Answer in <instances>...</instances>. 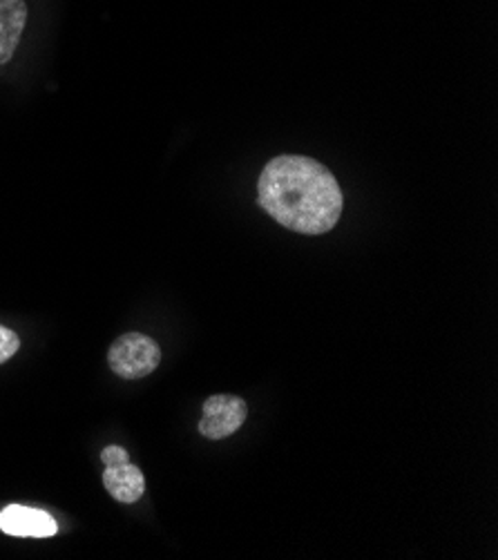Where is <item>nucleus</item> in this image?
<instances>
[{"instance_id": "39448f33", "label": "nucleus", "mask_w": 498, "mask_h": 560, "mask_svg": "<svg viewBox=\"0 0 498 560\" xmlns=\"http://www.w3.org/2000/svg\"><path fill=\"white\" fill-rule=\"evenodd\" d=\"M27 23L25 0H0V66L12 61Z\"/></svg>"}, {"instance_id": "f257e3e1", "label": "nucleus", "mask_w": 498, "mask_h": 560, "mask_svg": "<svg viewBox=\"0 0 498 560\" xmlns=\"http://www.w3.org/2000/svg\"><path fill=\"white\" fill-rule=\"evenodd\" d=\"M257 203L293 233L324 235L340 221L345 197L328 167L309 156L285 154L262 171Z\"/></svg>"}, {"instance_id": "6e6552de", "label": "nucleus", "mask_w": 498, "mask_h": 560, "mask_svg": "<svg viewBox=\"0 0 498 560\" xmlns=\"http://www.w3.org/2000/svg\"><path fill=\"white\" fill-rule=\"evenodd\" d=\"M101 460L105 467H113V465H124V463H130L128 458V452L124 450V446H105V450L101 452Z\"/></svg>"}, {"instance_id": "423d86ee", "label": "nucleus", "mask_w": 498, "mask_h": 560, "mask_svg": "<svg viewBox=\"0 0 498 560\" xmlns=\"http://www.w3.org/2000/svg\"><path fill=\"white\" fill-rule=\"evenodd\" d=\"M103 487L115 500L124 502V505H132L146 493V478L141 469L130 463L113 465L103 471Z\"/></svg>"}, {"instance_id": "0eeeda50", "label": "nucleus", "mask_w": 498, "mask_h": 560, "mask_svg": "<svg viewBox=\"0 0 498 560\" xmlns=\"http://www.w3.org/2000/svg\"><path fill=\"white\" fill-rule=\"evenodd\" d=\"M19 349H21L19 335L12 328L0 324V364H5L8 360H12Z\"/></svg>"}, {"instance_id": "7ed1b4c3", "label": "nucleus", "mask_w": 498, "mask_h": 560, "mask_svg": "<svg viewBox=\"0 0 498 560\" xmlns=\"http://www.w3.org/2000/svg\"><path fill=\"white\" fill-rule=\"evenodd\" d=\"M246 416L248 407L242 398L224 394L210 396L201 409L199 433L208 440H224L240 431V427L246 422Z\"/></svg>"}, {"instance_id": "f03ea898", "label": "nucleus", "mask_w": 498, "mask_h": 560, "mask_svg": "<svg viewBox=\"0 0 498 560\" xmlns=\"http://www.w3.org/2000/svg\"><path fill=\"white\" fill-rule=\"evenodd\" d=\"M107 362L119 377L139 380L159 366L161 349L143 332H126L109 347Z\"/></svg>"}, {"instance_id": "20e7f679", "label": "nucleus", "mask_w": 498, "mask_h": 560, "mask_svg": "<svg viewBox=\"0 0 498 560\" xmlns=\"http://www.w3.org/2000/svg\"><path fill=\"white\" fill-rule=\"evenodd\" d=\"M0 529L16 538H49L59 532V525L43 510L10 505L0 512Z\"/></svg>"}]
</instances>
